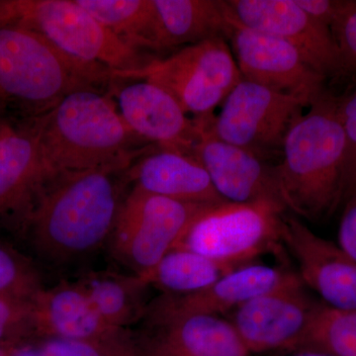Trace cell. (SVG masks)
<instances>
[{
    "mask_svg": "<svg viewBox=\"0 0 356 356\" xmlns=\"http://www.w3.org/2000/svg\"><path fill=\"white\" fill-rule=\"evenodd\" d=\"M210 124L202 121L194 156L205 168L218 194L229 203L274 201L284 206L278 191L275 165L218 139L210 132Z\"/></svg>",
    "mask_w": 356,
    "mask_h": 356,
    "instance_id": "obj_17",
    "label": "cell"
},
{
    "mask_svg": "<svg viewBox=\"0 0 356 356\" xmlns=\"http://www.w3.org/2000/svg\"><path fill=\"white\" fill-rule=\"evenodd\" d=\"M293 274L278 267L245 264L201 291L163 294L149 302L147 310L165 315L219 316L280 286Z\"/></svg>",
    "mask_w": 356,
    "mask_h": 356,
    "instance_id": "obj_18",
    "label": "cell"
},
{
    "mask_svg": "<svg viewBox=\"0 0 356 356\" xmlns=\"http://www.w3.org/2000/svg\"><path fill=\"white\" fill-rule=\"evenodd\" d=\"M34 121L51 172L129 168L134 161L136 152L131 147L139 137L124 121L114 100L96 88L72 91Z\"/></svg>",
    "mask_w": 356,
    "mask_h": 356,
    "instance_id": "obj_4",
    "label": "cell"
},
{
    "mask_svg": "<svg viewBox=\"0 0 356 356\" xmlns=\"http://www.w3.org/2000/svg\"><path fill=\"white\" fill-rule=\"evenodd\" d=\"M291 355L288 356H337L332 355V353H325V351L312 350V348H302V350H297L290 351Z\"/></svg>",
    "mask_w": 356,
    "mask_h": 356,
    "instance_id": "obj_35",
    "label": "cell"
},
{
    "mask_svg": "<svg viewBox=\"0 0 356 356\" xmlns=\"http://www.w3.org/2000/svg\"><path fill=\"white\" fill-rule=\"evenodd\" d=\"M133 332L138 356H250L229 321L212 315L146 311Z\"/></svg>",
    "mask_w": 356,
    "mask_h": 356,
    "instance_id": "obj_14",
    "label": "cell"
},
{
    "mask_svg": "<svg viewBox=\"0 0 356 356\" xmlns=\"http://www.w3.org/2000/svg\"><path fill=\"white\" fill-rule=\"evenodd\" d=\"M350 79V84L343 92L337 95L339 117L346 144L343 206L356 193V74Z\"/></svg>",
    "mask_w": 356,
    "mask_h": 356,
    "instance_id": "obj_29",
    "label": "cell"
},
{
    "mask_svg": "<svg viewBox=\"0 0 356 356\" xmlns=\"http://www.w3.org/2000/svg\"><path fill=\"white\" fill-rule=\"evenodd\" d=\"M77 282L100 317L111 327L129 329L146 314L149 284L142 276L100 271L88 273Z\"/></svg>",
    "mask_w": 356,
    "mask_h": 356,
    "instance_id": "obj_22",
    "label": "cell"
},
{
    "mask_svg": "<svg viewBox=\"0 0 356 356\" xmlns=\"http://www.w3.org/2000/svg\"><path fill=\"white\" fill-rule=\"evenodd\" d=\"M156 50L229 40L233 22L222 0H154Z\"/></svg>",
    "mask_w": 356,
    "mask_h": 356,
    "instance_id": "obj_21",
    "label": "cell"
},
{
    "mask_svg": "<svg viewBox=\"0 0 356 356\" xmlns=\"http://www.w3.org/2000/svg\"><path fill=\"white\" fill-rule=\"evenodd\" d=\"M225 6L233 22L285 40L325 79H343L331 29L312 19L295 0H225Z\"/></svg>",
    "mask_w": 356,
    "mask_h": 356,
    "instance_id": "obj_13",
    "label": "cell"
},
{
    "mask_svg": "<svg viewBox=\"0 0 356 356\" xmlns=\"http://www.w3.org/2000/svg\"><path fill=\"white\" fill-rule=\"evenodd\" d=\"M212 206L172 200L133 187L110 238L112 254L137 275L149 273Z\"/></svg>",
    "mask_w": 356,
    "mask_h": 356,
    "instance_id": "obj_7",
    "label": "cell"
},
{
    "mask_svg": "<svg viewBox=\"0 0 356 356\" xmlns=\"http://www.w3.org/2000/svg\"><path fill=\"white\" fill-rule=\"evenodd\" d=\"M311 103L243 79L222 102L209 130L218 139L268 161L280 156L290 126Z\"/></svg>",
    "mask_w": 356,
    "mask_h": 356,
    "instance_id": "obj_9",
    "label": "cell"
},
{
    "mask_svg": "<svg viewBox=\"0 0 356 356\" xmlns=\"http://www.w3.org/2000/svg\"><path fill=\"white\" fill-rule=\"evenodd\" d=\"M128 168L51 173L26 229L36 252L63 264L93 254L110 241L126 198Z\"/></svg>",
    "mask_w": 356,
    "mask_h": 356,
    "instance_id": "obj_1",
    "label": "cell"
},
{
    "mask_svg": "<svg viewBox=\"0 0 356 356\" xmlns=\"http://www.w3.org/2000/svg\"><path fill=\"white\" fill-rule=\"evenodd\" d=\"M17 350H13V348H0V356H13Z\"/></svg>",
    "mask_w": 356,
    "mask_h": 356,
    "instance_id": "obj_36",
    "label": "cell"
},
{
    "mask_svg": "<svg viewBox=\"0 0 356 356\" xmlns=\"http://www.w3.org/2000/svg\"><path fill=\"white\" fill-rule=\"evenodd\" d=\"M2 119L3 118H2V117H0V123H1Z\"/></svg>",
    "mask_w": 356,
    "mask_h": 356,
    "instance_id": "obj_37",
    "label": "cell"
},
{
    "mask_svg": "<svg viewBox=\"0 0 356 356\" xmlns=\"http://www.w3.org/2000/svg\"><path fill=\"white\" fill-rule=\"evenodd\" d=\"M302 348L356 356V311H337L323 303L298 350Z\"/></svg>",
    "mask_w": 356,
    "mask_h": 356,
    "instance_id": "obj_25",
    "label": "cell"
},
{
    "mask_svg": "<svg viewBox=\"0 0 356 356\" xmlns=\"http://www.w3.org/2000/svg\"><path fill=\"white\" fill-rule=\"evenodd\" d=\"M37 343L32 301L0 295V348Z\"/></svg>",
    "mask_w": 356,
    "mask_h": 356,
    "instance_id": "obj_28",
    "label": "cell"
},
{
    "mask_svg": "<svg viewBox=\"0 0 356 356\" xmlns=\"http://www.w3.org/2000/svg\"><path fill=\"white\" fill-rule=\"evenodd\" d=\"M43 289L39 273L32 262L0 243V295L32 301Z\"/></svg>",
    "mask_w": 356,
    "mask_h": 356,
    "instance_id": "obj_27",
    "label": "cell"
},
{
    "mask_svg": "<svg viewBox=\"0 0 356 356\" xmlns=\"http://www.w3.org/2000/svg\"><path fill=\"white\" fill-rule=\"evenodd\" d=\"M323 302L306 291L297 274L234 311L229 322L252 355L298 350Z\"/></svg>",
    "mask_w": 356,
    "mask_h": 356,
    "instance_id": "obj_10",
    "label": "cell"
},
{
    "mask_svg": "<svg viewBox=\"0 0 356 356\" xmlns=\"http://www.w3.org/2000/svg\"><path fill=\"white\" fill-rule=\"evenodd\" d=\"M119 112L140 139L159 149L194 156L202 122L191 119L165 89L145 81L117 89Z\"/></svg>",
    "mask_w": 356,
    "mask_h": 356,
    "instance_id": "obj_16",
    "label": "cell"
},
{
    "mask_svg": "<svg viewBox=\"0 0 356 356\" xmlns=\"http://www.w3.org/2000/svg\"><path fill=\"white\" fill-rule=\"evenodd\" d=\"M341 56L343 79L356 74V1L332 28Z\"/></svg>",
    "mask_w": 356,
    "mask_h": 356,
    "instance_id": "obj_30",
    "label": "cell"
},
{
    "mask_svg": "<svg viewBox=\"0 0 356 356\" xmlns=\"http://www.w3.org/2000/svg\"><path fill=\"white\" fill-rule=\"evenodd\" d=\"M281 240L298 264L304 286L317 292L329 308L356 311L355 259L296 217L283 216Z\"/></svg>",
    "mask_w": 356,
    "mask_h": 356,
    "instance_id": "obj_15",
    "label": "cell"
},
{
    "mask_svg": "<svg viewBox=\"0 0 356 356\" xmlns=\"http://www.w3.org/2000/svg\"><path fill=\"white\" fill-rule=\"evenodd\" d=\"M129 46L156 51L154 0H76Z\"/></svg>",
    "mask_w": 356,
    "mask_h": 356,
    "instance_id": "obj_24",
    "label": "cell"
},
{
    "mask_svg": "<svg viewBox=\"0 0 356 356\" xmlns=\"http://www.w3.org/2000/svg\"><path fill=\"white\" fill-rule=\"evenodd\" d=\"M37 343L44 339L90 341L122 329L105 322L79 282L62 281L32 300Z\"/></svg>",
    "mask_w": 356,
    "mask_h": 356,
    "instance_id": "obj_20",
    "label": "cell"
},
{
    "mask_svg": "<svg viewBox=\"0 0 356 356\" xmlns=\"http://www.w3.org/2000/svg\"><path fill=\"white\" fill-rule=\"evenodd\" d=\"M112 81L110 70L77 62L18 21L0 25V117L39 118L65 95Z\"/></svg>",
    "mask_w": 356,
    "mask_h": 356,
    "instance_id": "obj_3",
    "label": "cell"
},
{
    "mask_svg": "<svg viewBox=\"0 0 356 356\" xmlns=\"http://www.w3.org/2000/svg\"><path fill=\"white\" fill-rule=\"evenodd\" d=\"M241 266L216 261L191 250H173L143 278L163 294H191L205 289Z\"/></svg>",
    "mask_w": 356,
    "mask_h": 356,
    "instance_id": "obj_23",
    "label": "cell"
},
{
    "mask_svg": "<svg viewBox=\"0 0 356 356\" xmlns=\"http://www.w3.org/2000/svg\"><path fill=\"white\" fill-rule=\"evenodd\" d=\"M36 344L42 356H138L130 329H122L110 336L90 341L51 339Z\"/></svg>",
    "mask_w": 356,
    "mask_h": 356,
    "instance_id": "obj_26",
    "label": "cell"
},
{
    "mask_svg": "<svg viewBox=\"0 0 356 356\" xmlns=\"http://www.w3.org/2000/svg\"><path fill=\"white\" fill-rule=\"evenodd\" d=\"M285 211L274 201L218 204L193 222L175 250L245 266L259 255L280 250Z\"/></svg>",
    "mask_w": 356,
    "mask_h": 356,
    "instance_id": "obj_6",
    "label": "cell"
},
{
    "mask_svg": "<svg viewBox=\"0 0 356 356\" xmlns=\"http://www.w3.org/2000/svg\"><path fill=\"white\" fill-rule=\"evenodd\" d=\"M113 79L145 81L175 98L194 119H211L218 105L243 81L226 39L206 40L184 47L137 70L110 72Z\"/></svg>",
    "mask_w": 356,
    "mask_h": 356,
    "instance_id": "obj_5",
    "label": "cell"
},
{
    "mask_svg": "<svg viewBox=\"0 0 356 356\" xmlns=\"http://www.w3.org/2000/svg\"><path fill=\"white\" fill-rule=\"evenodd\" d=\"M356 0H295L312 19L332 29ZM332 31V30H331Z\"/></svg>",
    "mask_w": 356,
    "mask_h": 356,
    "instance_id": "obj_31",
    "label": "cell"
},
{
    "mask_svg": "<svg viewBox=\"0 0 356 356\" xmlns=\"http://www.w3.org/2000/svg\"><path fill=\"white\" fill-rule=\"evenodd\" d=\"M337 245L356 261V193L344 203Z\"/></svg>",
    "mask_w": 356,
    "mask_h": 356,
    "instance_id": "obj_32",
    "label": "cell"
},
{
    "mask_svg": "<svg viewBox=\"0 0 356 356\" xmlns=\"http://www.w3.org/2000/svg\"><path fill=\"white\" fill-rule=\"evenodd\" d=\"M228 41L243 81L311 102L327 89V79L285 40L233 22Z\"/></svg>",
    "mask_w": 356,
    "mask_h": 356,
    "instance_id": "obj_12",
    "label": "cell"
},
{
    "mask_svg": "<svg viewBox=\"0 0 356 356\" xmlns=\"http://www.w3.org/2000/svg\"><path fill=\"white\" fill-rule=\"evenodd\" d=\"M285 137L275 175L286 210L311 221L343 206L346 144L337 93L318 96Z\"/></svg>",
    "mask_w": 356,
    "mask_h": 356,
    "instance_id": "obj_2",
    "label": "cell"
},
{
    "mask_svg": "<svg viewBox=\"0 0 356 356\" xmlns=\"http://www.w3.org/2000/svg\"><path fill=\"white\" fill-rule=\"evenodd\" d=\"M18 21L16 0H0V25Z\"/></svg>",
    "mask_w": 356,
    "mask_h": 356,
    "instance_id": "obj_33",
    "label": "cell"
},
{
    "mask_svg": "<svg viewBox=\"0 0 356 356\" xmlns=\"http://www.w3.org/2000/svg\"><path fill=\"white\" fill-rule=\"evenodd\" d=\"M51 172L44 161L34 119L0 123V227L25 236Z\"/></svg>",
    "mask_w": 356,
    "mask_h": 356,
    "instance_id": "obj_11",
    "label": "cell"
},
{
    "mask_svg": "<svg viewBox=\"0 0 356 356\" xmlns=\"http://www.w3.org/2000/svg\"><path fill=\"white\" fill-rule=\"evenodd\" d=\"M13 356H42V355L38 346L35 343L28 344V346L18 348V350L15 351V353H14Z\"/></svg>",
    "mask_w": 356,
    "mask_h": 356,
    "instance_id": "obj_34",
    "label": "cell"
},
{
    "mask_svg": "<svg viewBox=\"0 0 356 356\" xmlns=\"http://www.w3.org/2000/svg\"><path fill=\"white\" fill-rule=\"evenodd\" d=\"M128 181L147 193L182 202L226 203L195 156L159 149L128 168Z\"/></svg>",
    "mask_w": 356,
    "mask_h": 356,
    "instance_id": "obj_19",
    "label": "cell"
},
{
    "mask_svg": "<svg viewBox=\"0 0 356 356\" xmlns=\"http://www.w3.org/2000/svg\"><path fill=\"white\" fill-rule=\"evenodd\" d=\"M16 2L18 22L40 33L77 62L125 72L139 69L149 60L118 38L76 0Z\"/></svg>",
    "mask_w": 356,
    "mask_h": 356,
    "instance_id": "obj_8",
    "label": "cell"
}]
</instances>
